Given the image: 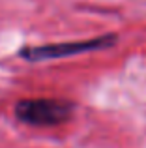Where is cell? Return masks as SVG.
<instances>
[{
	"label": "cell",
	"instance_id": "6da1fadb",
	"mask_svg": "<svg viewBox=\"0 0 146 148\" xmlns=\"http://www.w3.org/2000/svg\"><path fill=\"white\" fill-rule=\"evenodd\" d=\"M75 105L60 98H28L15 103V118L26 126L49 127L71 118Z\"/></svg>",
	"mask_w": 146,
	"mask_h": 148
},
{
	"label": "cell",
	"instance_id": "7a4b0ae2",
	"mask_svg": "<svg viewBox=\"0 0 146 148\" xmlns=\"http://www.w3.org/2000/svg\"><path fill=\"white\" fill-rule=\"evenodd\" d=\"M116 36L92 38V40H81V41H64V43H49V45H38V47H25L19 51V56L30 62H41V60H55V58H66L73 54H83L90 51H99L113 47Z\"/></svg>",
	"mask_w": 146,
	"mask_h": 148
}]
</instances>
